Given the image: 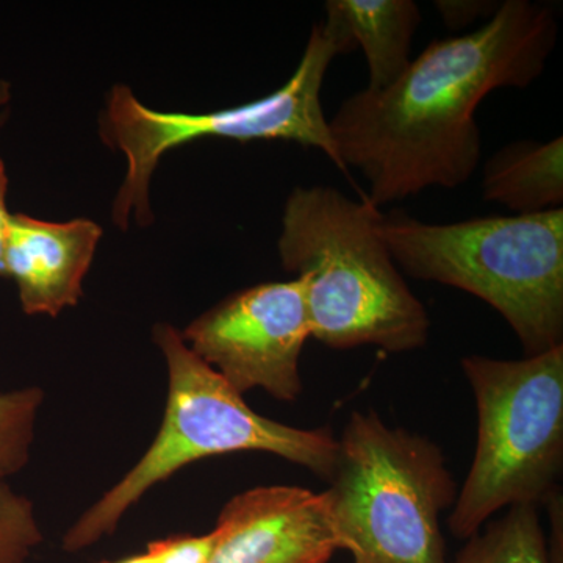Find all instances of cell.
Listing matches in <instances>:
<instances>
[{"instance_id":"6da1fadb","label":"cell","mask_w":563,"mask_h":563,"mask_svg":"<svg viewBox=\"0 0 563 563\" xmlns=\"http://www.w3.org/2000/svg\"><path fill=\"white\" fill-rule=\"evenodd\" d=\"M558 43L554 10L506 0L476 31L435 40L395 84L344 99L329 120L344 169L368 181L373 206L472 179L483 154L479 103L539 79Z\"/></svg>"},{"instance_id":"7a4b0ae2","label":"cell","mask_w":563,"mask_h":563,"mask_svg":"<svg viewBox=\"0 0 563 563\" xmlns=\"http://www.w3.org/2000/svg\"><path fill=\"white\" fill-rule=\"evenodd\" d=\"M379 207L325 185L298 187L282 213V266L302 277L310 332L332 350H420L431 318L383 236Z\"/></svg>"},{"instance_id":"3957f363","label":"cell","mask_w":563,"mask_h":563,"mask_svg":"<svg viewBox=\"0 0 563 563\" xmlns=\"http://www.w3.org/2000/svg\"><path fill=\"white\" fill-rule=\"evenodd\" d=\"M152 339L168 373L161 429L139 462L65 532L66 553H80L111 536L155 485L203 459L246 451L273 454L325 481L335 470L339 440L331 432L292 428L255 412L168 322L155 324Z\"/></svg>"},{"instance_id":"277c9868","label":"cell","mask_w":563,"mask_h":563,"mask_svg":"<svg viewBox=\"0 0 563 563\" xmlns=\"http://www.w3.org/2000/svg\"><path fill=\"white\" fill-rule=\"evenodd\" d=\"M398 268L483 299L526 355L562 346L563 209L429 224L404 211L383 218Z\"/></svg>"},{"instance_id":"5b68a950","label":"cell","mask_w":563,"mask_h":563,"mask_svg":"<svg viewBox=\"0 0 563 563\" xmlns=\"http://www.w3.org/2000/svg\"><path fill=\"white\" fill-rule=\"evenodd\" d=\"M351 51L335 25L321 22L314 25L301 60L284 87L257 101L206 113L154 110L128 85H114L101 118L103 141L128 162L111 210L114 224L124 231L132 220L139 225L154 221L150 195L158 163L174 147L196 140L292 141L321 151L340 172L350 174L333 143L321 90L333 58Z\"/></svg>"},{"instance_id":"8992f818","label":"cell","mask_w":563,"mask_h":563,"mask_svg":"<svg viewBox=\"0 0 563 563\" xmlns=\"http://www.w3.org/2000/svg\"><path fill=\"white\" fill-rule=\"evenodd\" d=\"M328 483L333 531L354 563H448L440 515L457 487L431 440L354 412Z\"/></svg>"},{"instance_id":"52a82bcc","label":"cell","mask_w":563,"mask_h":563,"mask_svg":"<svg viewBox=\"0 0 563 563\" xmlns=\"http://www.w3.org/2000/svg\"><path fill=\"white\" fill-rule=\"evenodd\" d=\"M477 406L476 453L450 515L457 539L503 509L558 490L563 462V344L520 361L463 357Z\"/></svg>"},{"instance_id":"ba28073f","label":"cell","mask_w":563,"mask_h":563,"mask_svg":"<svg viewBox=\"0 0 563 563\" xmlns=\"http://www.w3.org/2000/svg\"><path fill=\"white\" fill-rule=\"evenodd\" d=\"M181 339L236 391L279 401L301 396L299 361L312 339L302 277L233 292L192 320Z\"/></svg>"},{"instance_id":"9c48e42d","label":"cell","mask_w":563,"mask_h":563,"mask_svg":"<svg viewBox=\"0 0 563 563\" xmlns=\"http://www.w3.org/2000/svg\"><path fill=\"white\" fill-rule=\"evenodd\" d=\"M207 563H328L340 550L325 493L263 485L233 496Z\"/></svg>"},{"instance_id":"30bf717a","label":"cell","mask_w":563,"mask_h":563,"mask_svg":"<svg viewBox=\"0 0 563 563\" xmlns=\"http://www.w3.org/2000/svg\"><path fill=\"white\" fill-rule=\"evenodd\" d=\"M101 239V225L88 218L52 222L11 214L2 274L16 284L24 313L57 317L76 307Z\"/></svg>"},{"instance_id":"8fae6325","label":"cell","mask_w":563,"mask_h":563,"mask_svg":"<svg viewBox=\"0 0 563 563\" xmlns=\"http://www.w3.org/2000/svg\"><path fill=\"white\" fill-rule=\"evenodd\" d=\"M325 21L342 32L352 51L362 47L368 65L366 90L380 91L412 62L421 10L413 0H328Z\"/></svg>"},{"instance_id":"7c38bea8","label":"cell","mask_w":563,"mask_h":563,"mask_svg":"<svg viewBox=\"0 0 563 563\" xmlns=\"http://www.w3.org/2000/svg\"><path fill=\"white\" fill-rule=\"evenodd\" d=\"M483 195L517 214L562 209V136L507 144L493 154L484 166Z\"/></svg>"},{"instance_id":"4fadbf2b","label":"cell","mask_w":563,"mask_h":563,"mask_svg":"<svg viewBox=\"0 0 563 563\" xmlns=\"http://www.w3.org/2000/svg\"><path fill=\"white\" fill-rule=\"evenodd\" d=\"M454 563H551L537 506H514L470 537Z\"/></svg>"},{"instance_id":"5bb4252c","label":"cell","mask_w":563,"mask_h":563,"mask_svg":"<svg viewBox=\"0 0 563 563\" xmlns=\"http://www.w3.org/2000/svg\"><path fill=\"white\" fill-rule=\"evenodd\" d=\"M44 402L40 387L0 393V483L31 462L36 421Z\"/></svg>"},{"instance_id":"9a60e30c","label":"cell","mask_w":563,"mask_h":563,"mask_svg":"<svg viewBox=\"0 0 563 563\" xmlns=\"http://www.w3.org/2000/svg\"><path fill=\"white\" fill-rule=\"evenodd\" d=\"M41 542L43 531L31 499L0 483V563H27Z\"/></svg>"},{"instance_id":"2e32d148","label":"cell","mask_w":563,"mask_h":563,"mask_svg":"<svg viewBox=\"0 0 563 563\" xmlns=\"http://www.w3.org/2000/svg\"><path fill=\"white\" fill-rule=\"evenodd\" d=\"M213 544V531L202 536H173L152 542L146 553L102 563H207Z\"/></svg>"},{"instance_id":"e0dca14e","label":"cell","mask_w":563,"mask_h":563,"mask_svg":"<svg viewBox=\"0 0 563 563\" xmlns=\"http://www.w3.org/2000/svg\"><path fill=\"white\" fill-rule=\"evenodd\" d=\"M435 9L442 14V20L448 27L465 29L474 21H488L498 10L499 2L487 0H437Z\"/></svg>"},{"instance_id":"ac0fdd59","label":"cell","mask_w":563,"mask_h":563,"mask_svg":"<svg viewBox=\"0 0 563 563\" xmlns=\"http://www.w3.org/2000/svg\"><path fill=\"white\" fill-rule=\"evenodd\" d=\"M7 191H9V177H7L5 163L0 157V274H2L7 240H9L11 214H13L7 209Z\"/></svg>"},{"instance_id":"d6986e66","label":"cell","mask_w":563,"mask_h":563,"mask_svg":"<svg viewBox=\"0 0 563 563\" xmlns=\"http://www.w3.org/2000/svg\"><path fill=\"white\" fill-rule=\"evenodd\" d=\"M10 84L5 80H0V109L7 106L10 102Z\"/></svg>"}]
</instances>
